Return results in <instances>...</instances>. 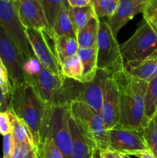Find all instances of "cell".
<instances>
[{
  "instance_id": "cell-1",
  "label": "cell",
  "mask_w": 157,
  "mask_h": 158,
  "mask_svg": "<svg viewBox=\"0 0 157 158\" xmlns=\"http://www.w3.org/2000/svg\"><path fill=\"white\" fill-rule=\"evenodd\" d=\"M23 69L26 82L32 85L47 106H68L72 101L78 99L83 83L54 75L38 61L36 57L25 62Z\"/></svg>"
},
{
  "instance_id": "cell-2",
  "label": "cell",
  "mask_w": 157,
  "mask_h": 158,
  "mask_svg": "<svg viewBox=\"0 0 157 158\" xmlns=\"http://www.w3.org/2000/svg\"><path fill=\"white\" fill-rule=\"evenodd\" d=\"M112 74L117 85L119 100L118 125L143 131L149 122L144 109L148 83L132 77L126 69Z\"/></svg>"
},
{
  "instance_id": "cell-3",
  "label": "cell",
  "mask_w": 157,
  "mask_h": 158,
  "mask_svg": "<svg viewBox=\"0 0 157 158\" xmlns=\"http://www.w3.org/2000/svg\"><path fill=\"white\" fill-rule=\"evenodd\" d=\"M47 106L40 99L32 85L27 82L20 86L12 87L10 110L29 129L33 137L36 153L42 140L43 126Z\"/></svg>"
},
{
  "instance_id": "cell-4",
  "label": "cell",
  "mask_w": 157,
  "mask_h": 158,
  "mask_svg": "<svg viewBox=\"0 0 157 158\" xmlns=\"http://www.w3.org/2000/svg\"><path fill=\"white\" fill-rule=\"evenodd\" d=\"M68 110L69 117L83 135L101 151H109V134L101 114L79 100L71 102L68 105Z\"/></svg>"
},
{
  "instance_id": "cell-5",
  "label": "cell",
  "mask_w": 157,
  "mask_h": 158,
  "mask_svg": "<svg viewBox=\"0 0 157 158\" xmlns=\"http://www.w3.org/2000/svg\"><path fill=\"white\" fill-rule=\"evenodd\" d=\"M50 137L64 158H72V143L69 125L68 106H48L42 139Z\"/></svg>"
},
{
  "instance_id": "cell-6",
  "label": "cell",
  "mask_w": 157,
  "mask_h": 158,
  "mask_svg": "<svg viewBox=\"0 0 157 158\" xmlns=\"http://www.w3.org/2000/svg\"><path fill=\"white\" fill-rule=\"evenodd\" d=\"M97 67L110 74L125 69L120 46L106 22H99L97 36Z\"/></svg>"
},
{
  "instance_id": "cell-7",
  "label": "cell",
  "mask_w": 157,
  "mask_h": 158,
  "mask_svg": "<svg viewBox=\"0 0 157 158\" xmlns=\"http://www.w3.org/2000/svg\"><path fill=\"white\" fill-rule=\"evenodd\" d=\"M0 26L21 52L25 62L35 57L14 1L0 0Z\"/></svg>"
},
{
  "instance_id": "cell-8",
  "label": "cell",
  "mask_w": 157,
  "mask_h": 158,
  "mask_svg": "<svg viewBox=\"0 0 157 158\" xmlns=\"http://www.w3.org/2000/svg\"><path fill=\"white\" fill-rule=\"evenodd\" d=\"M125 63L137 61L157 53V35L144 19L133 35L120 46Z\"/></svg>"
},
{
  "instance_id": "cell-9",
  "label": "cell",
  "mask_w": 157,
  "mask_h": 158,
  "mask_svg": "<svg viewBox=\"0 0 157 158\" xmlns=\"http://www.w3.org/2000/svg\"><path fill=\"white\" fill-rule=\"evenodd\" d=\"M109 151L124 156L138 157L149 151L143 132L135 128L116 125L108 131Z\"/></svg>"
},
{
  "instance_id": "cell-10",
  "label": "cell",
  "mask_w": 157,
  "mask_h": 158,
  "mask_svg": "<svg viewBox=\"0 0 157 158\" xmlns=\"http://www.w3.org/2000/svg\"><path fill=\"white\" fill-rule=\"evenodd\" d=\"M26 32L31 48L38 61L54 75L64 77L62 73L61 65L54 49L52 30L26 29Z\"/></svg>"
},
{
  "instance_id": "cell-11",
  "label": "cell",
  "mask_w": 157,
  "mask_h": 158,
  "mask_svg": "<svg viewBox=\"0 0 157 158\" xmlns=\"http://www.w3.org/2000/svg\"><path fill=\"white\" fill-rule=\"evenodd\" d=\"M0 57L9 73L12 87L26 83L22 55L0 26Z\"/></svg>"
},
{
  "instance_id": "cell-12",
  "label": "cell",
  "mask_w": 157,
  "mask_h": 158,
  "mask_svg": "<svg viewBox=\"0 0 157 158\" xmlns=\"http://www.w3.org/2000/svg\"><path fill=\"white\" fill-rule=\"evenodd\" d=\"M14 3L20 20L26 29L52 30L39 0H15Z\"/></svg>"
},
{
  "instance_id": "cell-13",
  "label": "cell",
  "mask_w": 157,
  "mask_h": 158,
  "mask_svg": "<svg viewBox=\"0 0 157 158\" xmlns=\"http://www.w3.org/2000/svg\"><path fill=\"white\" fill-rule=\"evenodd\" d=\"M101 116L107 131L118 125L119 120V100L118 88L112 73L108 74L106 78Z\"/></svg>"
},
{
  "instance_id": "cell-14",
  "label": "cell",
  "mask_w": 157,
  "mask_h": 158,
  "mask_svg": "<svg viewBox=\"0 0 157 158\" xmlns=\"http://www.w3.org/2000/svg\"><path fill=\"white\" fill-rule=\"evenodd\" d=\"M152 0H119L115 13L107 19V24L116 36L119 31L135 15L144 11Z\"/></svg>"
},
{
  "instance_id": "cell-15",
  "label": "cell",
  "mask_w": 157,
  "mask_h": 158,
  "mask_svg": "<svg viewBox=\"0 0 157 158\" xmlns=\"http://www.w3.org/2000/svg\"><path fill=\"white\" fill-rule=\"evenodd\" d=\"M108 74L104 70L98 69L93 80L89 83H85L78 99L99 114H101Z\"/></svg>"
},
{
  "instance_id": "cell-16",
  "label": "cell",
  "mask_w": 157,
  "mask_h": 158,
  "mask_svg": "<svg viewBox=\"0 0 157 158\" xmlns=\"http://www.w3.org/2000/svg\"><path fill=\"white\" fill-rule=\"evenodd\" d=\"M125 69L132 77L149 83L157 76V53L143 60L126 62Z\"/></svg>"
},
{
  "instance_id": "cell-17",
  "label": "cell",
  "mask_w": 157,
  "mask_h": 158,
  "mask_svg": "<svg viewBox=\"0 0 157 158\" xmlns=\"http://www.w3.org/2000/svg\"><path fill=\"white\" fill-rule=\"evenodd\" d=\"M69 125L72 143V158H92L95 143L80 131L74 120L69 115Z\"/></svg>"
},
{
  "instance_id": "cell-18",
  "label": "cell",
  "mask_w": 157,
  "mask_h": 158,
  "mask_svg": "<svg viewBox=\"0 0 157 158\" xmlns=\"http://www.w3.org/2000/svg\"><path fill=\"white\" fill-rule=\"evenodd\" d=\"M83 66V77L81 83H88L92 81L96 74L97 45L87 49H78L77 52Z\"/></svg>"
},
{
  "instance_id": "cell-19",
  "label": "cell",
  "mask_w": 157,
  "mask_h": 158,
  "mask_svg": "<svg viewBox=\"0 0 157 158\" xmlns=\"http://www.w3.org/2000/svg\"><path fill=\"white\" fill-rule=\"evenodd\" d=\"M99 22L98 17H94L77 32L76 40L78 49H87L97 45Z\"/></svg>"
},
{
  "instance_id": "cell-20",
  "label": "cell",
  "mask_w": 157,
  "mask_h": 158,
  "mask_svg": "<svg viewBox=\"0 0 157 158\" xmlns=\"http://www.w3.org/2000/svg\"><path fill=\"white\" fill-rule=\"evenodd\" d=\"M52 39L54 49L58 62L61 63L67 57L77 53L78 49L76 38L67 36H57L52 32Z\"/></svg>"
},
{
  "instance_id": "cell-21",
  "label": "cell",
  "mask_w": 157,
  "mask_h": 158,
  "mask_svg": "<svg viewBox=\"0 0 157 158\" xmlns=\"http://www.w3.org/2000/svg\"><path fill=\"white\" fill-rule=\"evenodd\" d=\"M69 7L62 8L55 18L52 27V32L57 36L76 38L75 27L69 14Z\"/></svg>"
},
{
  "instance_id": "cell-22",
  "label": "cell",
  "mask_w": 157,
  "mask_h": 158,
  "mask_svg": "<svg viewBox=\"0 0 157 158\" xmlns=\"http://www.w3.org/2000/svg\"><path fill=\"white\" fill-rule=\"evenodd\" d=\"M9 119H10L11 126H12V136L13 138L14 144L20 143H29L35 148L33 137L28 127L23 123L13 112L8 111Z\"/></svg>"
},
{
  "instance_id": "cell-23",
  "label": "cell",
  "mask_w": 157,
  "mask_h": 158,
  "mask_svg": "<svg viewBox=\"0 0 157 158\" xmlns=\"http://www.w3.org/2000/svg\"><path fill=\"white\" fill-rule=\"evenodd\" d=\"M62 75L68 79L81 83L83 77V66L78 54L67 57L61 63Z\"/></svg>"
},
{
  "instance_id": "cell-24",
  "label": "cell",
  "mask_w": 157,
  "mask_h": 158,
  "mask_svg": "<svg viewBox=\"0 0 157 158\" xmlns=\"http://www.w3.org/2000/svg\"><path fill=\"white\" fill-rule=\"evenodd\" d=\"M144 109L148 121L157 113V76L148 83L144 97Z\"/></svg>"
},
{
  "instance_id": "cell-25",
  "label": "cell",
  "mask_w": 157,
  "mask_h": 158,
  "mask_svg": "<svg viewBox=\"0 0 157 158\" xmlns=\"http://www.w3.org/2000/svg\"><path fill=\"white\" fill-rule=\"evenodd\" d=\"M69 14L75 27V34L83 29L92 18L96 16L92 5L82 8L69 7Z\"/></svg>"
},
{
  "instance_id": "cell-26",
  "label": "cell",
  "mask_w": 157,
  "mask_h": 158,
  "mask_svg": "<svg viewBox=\"0 0 157 158\" xmlns=\"http://www.w3.org/2000/svg\"><path fill=\"white\" fill-rule=\"evenodd\" d=\"M142 132L148 148L153 154L154 157L157 158V113L148 122Z\"/></svg>"
},
{
  "instance_id": "cell-27",
  "label": "cell",
  "mask_w": 157,
  "mask_h": 158,
  "mask_svg": "<svg viewBox=\"0 0 157 158\" xmlns=\"http://www.w3.org/2000/svg\"><path fill=\"white\" fill-rule=\"evenodd\" d=\"M119 0H92V5L95 15L99 18H110L115 13Z\"/></svg>"
},
{
  "instance_id": "cell-28",
  "label": "cell",
  "mask_w": 157,
  "mask_h": 158,
  "mask_svg": "<svg viewBox=\"0 0 157 158\" xmlns=\"http://www.w3.org/2000/svg\"><path fill=\"white\" fill-rule=\"evenodd\" d=\"M44 8L46 18L52 29L57 15L63 7H69L67 0H39Z\"/></svg>"
},
{
  "instance_id": "cell-29",
  "label": "cell",
  "mask_w": 157,
  "mask_h": 158,
  "mask_svg": "<svg viewBox=\"0 0 157 158\" xmlns=\"http://www.w3.org/2000/svg\"><path fill=\"white\" fill-rule=\"evenodd\" d=\"M38 158H64L58 148L55 147L52 139L45 137L37 150Z\"/></svg>"
},
{
  "instance_id": "cell-30",
  "label": "cell",
  "mask_w": 157,
  "mask_h": 158,
  "mask_svg": "<svg viewBox=\"0 0 157 158\" xmlns=\"http://www.w3.org/2000/svg\"><path fill=\"white\" fill-rule=\"evenodd\" d=\"M143 19L157 35V0H152L143 12Z\"/></svg>"
},
{
  "instance_id": "cell-31",
  "label": "cell",
  "mask_w": 157,
  "mask_h": 158,
  "mask_svg": "<svg viewBox=\"0 0 157 158\" xmlns=\"http://www.w3.org/2000/svg\"><path fill=\"white\" fill-rule=\"evenodd\" d=\"M10 158H38L36 150L29 143H20L14 146Z\"/></svg>"
},
{
  "instance_id": "cell-32",
  "label": "cell",
  "mask_w": 157,
  "mask_h": 158,
  "mask_svg": "<svg viewBox=\"0 0 157 158\" xmlns=\"http://www.w3.org/2000/svg\"><path fill=\"white\" fill-rule=\"evenodd\" d=\"M0 87L2 89L5 95L10 100L11 94H12V84L9 79V73L1 57H0Z\"/></svg>"
},
{
  "instance_id": "cell-33",
  "label": "cell",
  "mask_w": 157,
  "mask_h": 158,
  "mask_svg": "<svg viewBox=\"0 0 157 158\" xmlns=\"http://www.w3.org/2000/svg\"><path fill=\"white\" fill-rule=\"evenodd\" d=\"M12 133L10 119L7 112L0 113V134L2 136Z\"/></svg>"
},
{
  "instance_id": "cell-34",
  "label": "cell",
  "mask_w": 157,
  "mask_h": 158,
  "mask_svg": "<svg viewBox=\"0 0 157 158\" xmlns=\"http://www.w3.org/2000/svg\"><path fill=\"white\" fill-rule=\"evenodd\" d=\"M15 144L12 134L3 136V158H10Z\"/></svg>"
},
{
  "instance_id": "cell-35",
  "label": "cell",
  "mask_w": 157,
  "mask_h": 158,
  "mask_svg": "<svg viewBox=\"0 0 157 158\" xmlns=\"http://www.w3.org/2000/svg\"><path fill=\"white\" fill-rule=\"evenodd\" d=\"M10 110V100L5 95L0 87V113Z\"/></svg>"
},
{
  "instance_id": "cell-36",
  "label": "cell",
  "mask_w": 157,
  "mask_h": 158,
  "mask_svg": "<svg viewBox=\"0 0 157 158\" xmlns=\"http://www.w3.org/2000/svg\"><path fill=\"white\" fill-rule=\"evenodd\" d=\"M68 4L72 8H82L91 5L92 0H67Z\"/></svg>"
},
{
  "instance_id": "cell-37",
  "label": "cell",
  "mask_w": 157,
  "mask_h": 158,
  "mask_svg": "<svg viewBox=\"0 0 157 158\" xmlns=\"http://www.w3.org/2000/svg\"><path fill=\"white\" fill-rule=\"evenodd\" d=\"M139 158H155L150 151H146L138 156Z\"/></svg>"
},
{
  "instance_id": "cell-38",
  "label": "cell",
  "mask_w": 157,
  "mask_h": 158,
  "mask_svg": "<svg viewBox=\"0 0 157 158\" xmlns=\"http://www.w3.org/2000/svg\"><path fill=\"white\" fill-rule=\"evenodd\" d=\"M92 158H105L103 154V151H101V150L99 149V148H95Z\"/></svg>"
},
{
  "instance_id": "cell-39",
  "label": "cell",
  "mask_w": 157,
  "mask_h": 158,
  "mask_svg": "<svg viewBox=\"0 0 157 158\" xmlns=\"http://www.w3.org/2000/svg\"><path fill=\"white\" fill-rule=\"evenodd\" d=\"M103 154L105 158H115V153L110 151H103Z\"/></svg>"
},
{
  "instance_id": "cell-40",
  "label": "cell",
  "mask_w": 157,
  "mask_h": 158,
  "mask_svg": "<svg viewBox=\"0 0 157 158\" xmlns=\"http://www.w3.org/2000/svg\"><path fill=\"white\" fill-rule=\"evenodd\" d=\"M12 1H15V0H12Z\"/></svg>"
}]
</instances>
